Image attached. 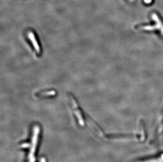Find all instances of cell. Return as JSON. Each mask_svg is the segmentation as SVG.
<instances>
[{
    "label": "cell",
    "instance_id": "cell-3",
    "mask_svg": "<svg viewBox=\"0 0 163 162\" xmlns=\"http://www.w3.org/2000/svg\"><path fill=\"white\" fill-rule=\"evenodd\" d=\"M163 162V155L161 156V157L157 158H154V159H152V160H147V161H143V162Z\"/></svg>",
    "mask_w": 163,
    "mask_h": 162
},
{
    "label": "cell",
    "instance_id": "cell-4",
    "mask_svg": "<svg viewBox=\"0 0 163 162\" xmlns=\"http://www.w3.org/2000/svg\"><path fill=\"white\" fill-rule=\"evenodd\" d=\"M144 1L146 3H150L152 2V0H144Z\"/></svg>",
    "mask_w": 163,
    "mask_h": 162
},
{
    "label": "cell",
    "instance_id": "cell-1",
    "mask_svg": "<svg viewBox=\"0 0 163 162\" xmlns=\"http://www.w3.org/2000/svg\"><path fill=\"white\" fill-rule=\"evenodd\" d=\"M28 37L29 38V40H30L32 44L33 45V47L35 50V52L37 54H40L41 53V49L39 43L37 42V38L35 37V34L33 32L29 31L28 32Z\"/></svg>",
    "mask_w": 163,
    "mask_h": 162
},
{
    "label": "cell",
    "instance_id": "cell-2",
    "mask_svg": "<svg viewBox=\"0 0 163 162\" xmlns=\"http://www.w3.org/2000/svg\"><path fill=\"white\" fill-rule=\"evenodd\" d=\"M56 94H57L56 91L55 90H51L41 92L40 94H39V95L40 96H55Z\"/></svg>",
    "mask_w": 163,
    "mask_h": 162
},
{
    "label": "cell",
    "instance_id": "cell-5",
    "mask_svg": "<svg viewBox=\"0 0 163 162\" xmlns=\"http://www.w3.org/2000/svg\"><path fill=\"white\" fill-rule=\"evenodd\" d=\"M130 1H133V0H130Z\"/></svg>",
    "mask_w": 163,
    "mask_h": 162
}]
</instances>
